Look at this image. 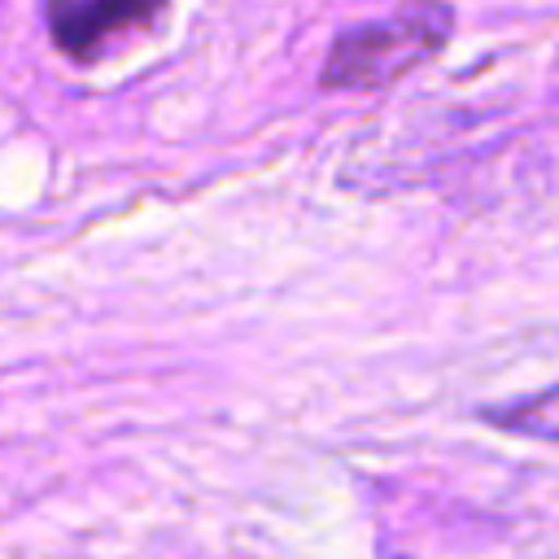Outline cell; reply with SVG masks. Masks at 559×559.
Wrapping results in <instances>:
<instances>
[{
  "label": "cell",
  "mask_w": 559,
  "mask_h": 559,
  "mask_svg": "<svg viewBox=\"0 0 559 559\" xmlns=\"http://www.w3.org/2000/svg\"><path fill=\"white\" fill-rule=\"evenodd\" d=\"M454 9L445 0H406L389 17L341 31L328 48L319 83L332 92H376L406 79L450 44Z\"/></svg>",
  "instance_id": "cell-1"
},
{
  "label": "cell",
  "mask_w": 559,
  "mask_h": 559,
  "mask_svg": "<svg viewBox=\"0 0 559 559\" xmlns=\"http://www.w3.org/2000/svg\"><path fill=\"white\" fill-rule=\"evenodd\" d=\"M157 9L162 0H48V31L66 57L87 61L109 35L153 17Z\"/></svg>",
  "instance_id": "cell-2"
},
{
  "label": "cell",
  "mask_w": 559,
  "mask_h": 559,
  "mask_svg": "<svg viewBox=\"0 0 559 559\" xmlns=\"http://www.w3.org/2000/svg\"><path fill=\"white\" fill-rule=\"evenodd\" d=\"M485 419H489L493 428L515 432V437L559 445V384L537 389V393H528V397H515V402H507V406H493V411H485Z\"/></svg>",
  "instance_id": "cell-3"
}]
</instances>
